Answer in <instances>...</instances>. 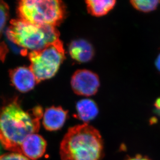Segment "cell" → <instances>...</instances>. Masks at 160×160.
<instances>
[{
  "label": "cell",
  "mask_w": 160,
  "mask_h": 160,
  "mask_svg": "<svg viewBox=\"0 0 160 160\" xmlns=\"http://www.w3.org/2000/svg\"><path fill=\"white\" fill-rule=\"evenodd\" d=\"M42 108L35 107L26 112L18 98L13 99L0 109V143L5 149L21 154L23 142L30 135L39 131Z\"/></svg>",
  "instance_id": "obj_1"
},
{
  "label": "cell",
  "mask_w": 160,
  "mask_h": 160,
  "mask_svg": "<svg viewBox=\"0 0 160 160\" xmlns=\"http://www.w3.org/2000/svg\"><path fill=\"white\" fill-rule=\"evenodd\" d=\"M62 160H101L104 142L98 130L87 123L69 128L60 148Z\"/></svg>",
  "instance_id": "obj_2"
},
{
  "label": "cell",
  "mask_w": 160,
  "mask_h": 160,
  "mask_svg": "<svg viewBox=\"0 0 160 160\" xmlns=\"http://www.w3.org/2000/svg\"><path fill=\"white\" fill-rule=\"evenodd\" d=\"M7 35L14 43L31 52L41 50L59 39L56 27L37 26L21 19L11 21Z\"/></svg>",
  "instance_id": "obj_3"
},
{
  "label": "cell",
  "mask_w": 160,
  "mask_h": 160,
  "mask_svg": "<svg viewBox=\"0 0 160 160\" xmlns=\"http://www.w3.org/2000/svg\"><path fill=\"white\" fill-rule=\"evenodd\" d=\"M65 12L64 5L58 0H23L18 4L19 19L37 26L56 27Z\"/></svg>",
  "instance_id": "obj_4"
},
{
  "label": "cell",
  "mask_w": 160,
  "mask_h": 160,
  "mask_svg": "<svg viewBox=\"0 0 160 160\" xmlns=\"http://www.w3.org/2000/svg\"><path fill=\"white\" fill-rule=\"evenodd\" d=\"M31 69L38 83L50 79L56 75L65 59L62 42L58 39L41 50L29 54Z\"/></svg>",
  "instance_id": "obj_5"
},
{
  "label": "cell",
  "mask_w": 160,
  "mask_h": 160,
  "mask_svg": "<svg viewBox=\"0 0 160 160\" xmlns=\"http://www.w3.org/2000/svg\"><path fill=\"white\" fill-rule=\"evenodd\" d=\"M100 84L98 75L88 70H78L72 78V88L77 95L87 97L94 95Z\"/></svg>",
  "instance_id": "obj_6"
},
{
  "label": "cell",
  "mask_w": 160,
  "mask_h": 160,
  "mask_svg": "<svg viewBox=\"0 0 160 160\" xmlns=\"http://www.w3.org/2000/svg\"><path fill=\"white\" fill-rule=\"evenodd\" d=\"M9 76L12 85L20 92H28L38 83L30 67H18L11 70Z\"/></svg>",
  "instance_id": "obj_7"
},
{
  "label": "cell",
  "mask_w": 160,
  "mask_h": 160,
  "mask_svg": "<svg viewBox=\"0 0 160 160\" xmlns=\"http://www.w3.org/2000/svg\"><path fill=\"white\" fill-rule=\"evenodd\" d=\"M47 142L42 136L35 133L30 135L23 142L21 154L31 160L42 157L45 152Z\"/></svg>",
  "instance_id": "obj_8"
},
{
  "label": "cell",
  "mask_w": 160,
  "mask_h": 160,
  "mask_svg": "<svg viewBox=\"0 0 160 160\" xmlns=\"http://www.w3.org/2000/svg\"><path fill=\"white\" fill-rule=\"evenodd\" d=\"M67 116L68 112L62 107H49L46 109L43 113L42 124L48 131H57L63 126Z\"/></svg>",
  "instance_id": "obj_9"
},
{
  "label": "cell",
  "mask_w": 160,
  "mask_h": 160,
  "mask_svg": "<svg viewBox=\"0 0 160 160\" xmlns=\"http://www.w3.org/2000/svg\"><path fill=\"white\" fill-rule=\"evenodd\" d=\"M69 52L72 59L81 63L89 62L94 54L92 45L85 39L75 40L70 44Z\"/></svg>",
  "instance_id": "obj_10"
},
{
  "label": "cell",
  "mask_w": 160,
  "mask_h": 160,
  "mask_svg": "<svg viewBox=\"0 0 160 160\" xmlns=\"http://www.w3.org/2000/svg\"><path fill=\"white\" fill-rule=\"evenodd\" d=\"M77 118L85 123L93 120L98 115V107L96 103L90 99H83L76 104Z\"/></svg>",
  "instance_id": "obj_11"
},
{
  "label": "cell",
  "mask_w": 160,
  "mask_h": 160,
  "mask_svg": "<svg viewBox=\"0 0 160 160\" xmlns=\"http://www.w3.org/2000/svg\"><path fill=\"white\" fill-rule=\"evenodd\" d=\"M88 12L94 16L101 17L108 14L115 7V0H88L86 2Z\"/></svg>",
  "instance_id": "obj_12"
},
{
  "label": "cell",
  "mask_w": 160,
  "mask_h": 160,
  "mask_svg": "<svg viewBox=\"0 0 160 160\" xmlns=\"http://www.w3.org/2000/svg\"><path fill=\"white\" fill-rule=\"evenodd\" d=\"M130 3L133 8L143 12H149L157 8L160 4L159 0H133Z\"/></svg>",
  "instance_id": "obj_13"
},
{
  "label": "cell",
  "mask_w": 160,
  "mask_h": 160,
  "mask_svg": "<svg viewBox=\"0 0 160 160\" xmlns=\"http://www.w3.org/2000/svg\"><path fill=\"white\" fill-rule=\"evenodd\" d=\"M9 16V8L8 4L0 1V36L6 24Z\"/></svg>",
  "instance_id": "obj_14"
},
{
  "label": "cell",
  "mask_w": 160,
  "mask_h": 160,
  "mask_svg": "<svg viewBox=\"0 0 160 160\" xmlns=\"http://www.w3.org/2000/svg\"><path fill=\"white\" fill-rule=\"evenodd\" d=\"M0 160H31L19 153H8L0 156Z\"/></svg>",
  "instance_id": "obj_15"
},
{
  "label": "cell",
  "mask_w": 160,
  "mask_h": 160,
  "mask_svg": "<svg viewBox=\"0 0 160 160\" xmlns=\"http://www.w3.org/2000/svg\"><path fill=\"white\" fill-rule=\"evenodd\" d=\"M8 52V49L3 42H0V60L3 61Z\"/></svg>",
  "instance_id": "obj_16"
},
{
  "label": "cell",
  "mask_w": 160,
  "mask_h": 160,
  "mask_svg": "<svg viewBox=\"0 0 160 160\" xmlns=\"http://www.w3.org/2000/svg\"><path fill=\"white\" fill-rule=\"evenodd\" d=\"M124 160H151L146 156H142L141 154H137L133 157H128Z\"/></svg>",
  "instance_id": "obj_17"
},
{
  "label": "cell",
  "mask_w": 160,
  "mask_h": 160,
  "mask_svg": "<svg viewBox=\"0 0 160 160\" xmlns=\"http://www.w3.org/2000/svg\"><path fill=\"white\" fill-rule=\"evenodd\" d=\"M155 64H156V68L158 70V71L160 72V52L157 58L156 59Z\"/></svg>",
  "instance_id": "obj_18"
},
{
  "label": "cell",
  "mask_w": 160,
  "mask_h": 160,
  "mask_svg": "<svg viewBox=\"0 0 160 160\" xmlns=\"http://www.w3.org/2000/svg\"><path fill=\"white\" fill-rule=\"evenodd\" d=\"M154 106L156 107L157 110L160 113V98L156 100L154 104Z\"/></svg>",
  "instance_id": "obj_19"
},
{
  "label": "cell",
  "mask_w": 160,
  "mask_h": 160,
  "mask_svg": "<svg viewBox=\"0 0 160 160\" xmlns=\"http://www.w3.org/2000/svg\"><path fill=\"white\" fill-rule=\"evenodd\" d=\"M0 145H1V143H0ZM1 145H0V156H1Z\"/></svg>",
  "instance_id": "obj_20"
}]
</instances>
